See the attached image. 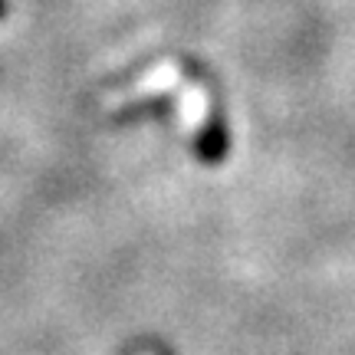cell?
I'll list each match as a JSON object with an SVG mask.
<instances>
[{
  "label": "cell",
  "instance_id": "1",
  "mask_svg": "<svg viewBox=\"0 0 355 355\" xmlns=\"http://www.w3.org/2000/svg\"><path fill=\"white\" fill-rule=\"evenodd\" d=\"M0 13H3V0H0Z\"/></svg>",
  "mask_w": 355,
  "mask_h": 355
}]
</instances>
